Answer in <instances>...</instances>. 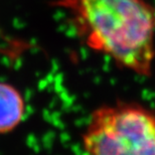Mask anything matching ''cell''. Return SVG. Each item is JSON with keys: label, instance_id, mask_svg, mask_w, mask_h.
Wrapping results in <instances>:
<instances>
[{"label": "cell", "instance_id": "obj_1", "mask_svg": "<svg viewBox=\"0 0 155 155\" xmlns=\"http://www.w3.org/2000/svg\"><path fill=\"white\" fill-rule=\"evenodd\" d=\"M91 51L141 77L155 61V7L149 0H52Z\"/></svg>", "mask_w": 155, "mask_h": 155}, {"label": "cell", "instance_id": "obj_3", "mask_svg": "<svg viewBox=\"0 0 155 155\" xmlns=\"http://www.w3.org/2000/svg\"><path fill=\"white\" fill-rule=\"evenodd\" d=\"M23 94L10 83L0 81V135L14 131L26 117Z\"/></svg>", "mask_w": 155, "mask_h": 155}, {"label": "cell", "instance_id": "obj_2", "mask_svg": "<svg viewBox=\"0 0 155 155\" xmlns=\"http://www.w3.org/2000/svg\"><path fill=\"white\" fill-rule=\"evenodd\" d=\"M85 155H155V112L140 104L103 105L82 136Z\"/></svg>", "mask_w": 155, "mask_h": 155}]
</instances>
